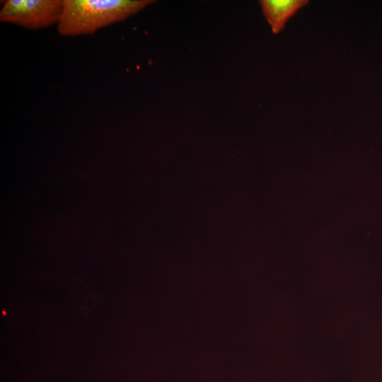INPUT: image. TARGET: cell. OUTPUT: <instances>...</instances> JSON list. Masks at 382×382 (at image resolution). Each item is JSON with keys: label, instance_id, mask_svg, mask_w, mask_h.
Returning a JSON list of instances; mask_svg holds the SVG:
<instances>
[{"label": "cell", "instance_id": "obj_3", "mask_svg": "<svg viewBox=\"0 0 382 382\" xmlns=\"http://www.w3.org/2000/svg\"><path fill=\"white\" fill-rule=\"evenodd\" d=\"M259 2L274 34L279 33L288 19L308 4L307 0H260Z\"/></svg>", "mask_w": 382, "mask_h": 382}, {"label": "cell", "instance_id": "obj_1", "mask_svg": "<svg viewBox=\"0 0 382 382\" xmlns=\"http://www.w3.org/2000/svg\"><path fill=\"white\" fill-rule=\"evenodd\" d=\"M153 0H62L57 29L63 36L92 35L138 13Z\"/></svg>", "mask_w": 382, "mask_h": 382}, {"label": "cell", "instance_id": "obj_2", "mask_svg": "<svg viewBox=\"0 0 382 382\" xmlns=\"http://www.w3.org/2000/svg\"><path fill=\"white\" fill-rule=\"evenodd\" d=\"M62 0H6L0 10V21L37 30L57 25Z\"/></svg>", "mask_w": 382, "mask_h": 382}]
</instances>
